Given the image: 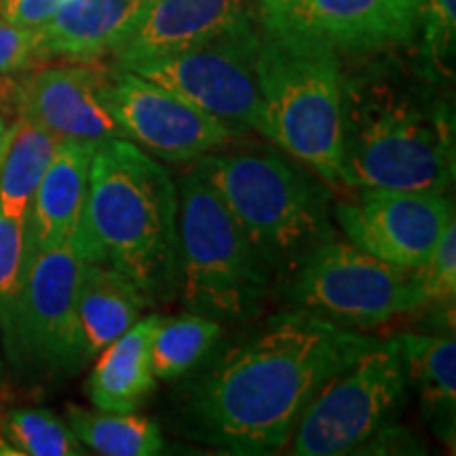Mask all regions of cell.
I'll return each mask as SVG.
<instances>
[{"mask_svg":"<svg viewBox=\"0 0 456 456\" xmlns=\"http://www.w3.org/2000/svg\"><path fill=\"white\" fill-rule=\"evenodd\" d=\"M376 342L296 309L273 315L188 374L178 429L235 454L283 448L319 389Z\"/></svg>","mask_w":456,"mask_h":456,"instance_id":"cell-1","label":"cell"},{"mask_svg":"<svg viewBox=\"0 0 456 456\" xmlns=\"http://www.w3.org/2000/svg\"><path fill=\"white\" fill-rule=\"evenodd\" d=\"M178 191L171 174L125 138L95 146L81 218L70 239L83 262L108 265L151 302L175 298Z\"/></svg>","mask_w":456,"mask_h":456,"instance_id":"cell-2","label":"cell"},{"mask_svg":"<svg viewBox=\"0 0 456 456\" xmlns=\"http://www.w3.org/2000/svg\"><path fill=\"white\" fill-rule=\"evenodd\" d=\"M454 144L452 106L429 87L342 74V186L450 192Z\"/></svg>","mask_w":456,"mask_h":456,"instance_id":"cell-3","label":"cell"},{"mask_svg":"<svg viewBox=\"0 0 456 456\" xmlns=\"http://www.w3.org/2000/svg\"><path fill=\"white\" fill-rule=\"evenodd\" d=\"M192 163L241 226L273 281L288 283L306 256L334 235L328 182L281 148L212 151Z\"/></svg>","mask_w":456,"mask_h":456,"instance_id":"cell-4","label":"cell"},{"mask_svg":"<svg viewBox=\"0 0 456 456\" xmlns=\"http://www.w3.org/2000/svg\"><path fill=\"white\" fill-rule=\"evenodd\" d=\"M266 140L328 184H340L342 68L338 51L260 21Z\"/></svg>","mask_w":456,"mask_h":456,"instance_id":"cell-5","label":"cell"},{"mask_svg":"<svg viewBox=\"0 0 456 456\" xmlns=\"http://www.w3.org/2000/svg\"><path fill=\"white\" fill-rule=\"evenodd\" d=\"M175 191V296L188 313L220 323L256 317L273 279L241 226L195 167Z\"/></svg>","mask_w":456,"mask_h":456,"instance_id":"cell-6","label":"cell"},{"mask_svg":"<svg viewBox=\"0 0 456 456\" xmlns=\"http://www.w3.org/2000/svg\"><path fill=\"white\" fill-rule=\"evenodd\" d=\"M406 391L395 338L379 340L311 399L289 440L292 454H380L387 448H410L412 442H403L406 429L397 427Z\"/></svg>","mask_w":456,"mask_h":456,"instance_id":"cell-7","label":"cell"},{"mask_svg":"<svg viewBox=\"0 0 456 456\" xmlns=\"http://www.w3.org/2000/svg\"><path fill=\"white\" fill-rule=\"evenodd\" d=\"M283 289L296 311L346 330L383 326L425 305L416 269L379 260L336 232L306 256Z\"/></svg>","mask_w":456,"mask_h":456,"instance_id":"cell-8","label":"cell"},{"mask_svg":"<svg viewBox=\"0 0 456 456\" xmlns=\"http://www.w3.org/2000/svg\"><path fill=\"white\" fill-rule=\"evenodd\" d=\"M258 55L260 24L252 15L208 41L127 70L182 95L232 138H266Z\"/></svg>","mask_w":456,"mask_h":456,"instance_id":"cell-9","label":"cell"},{"mask_svg":"<svg viewBox=\"0 0 456 456\" xmlns=\"http://www.w3.org/2000/svg\"><path fill=\"white\" fill-rule=\"evenodd\" d=\"M81 258L72 245L47 249L32 260L17 306L15 328L4 345L17 370L38 379H66L89 362L77 315Z\"/></svg>","mask_w":456,"mask_h":456,"instance_id":"cell-10","label":"cell"},{"mask_svg":"<svg viewBox=\"0 0 456 456\" xmlns=\"http://www.w3.org/2000/svg\"><path fill=\"white\" fill-rule=\"evenodd\" d=\"M102 102L125 140L163 161L192 163L232 140L195 104L127 68L106 66Z\"/></svg>","mask_w":456,"mask_h":456,"instance_id":"cell-11","label":"cell"},{"mask_svg":"<svg viewBox=\"0 0 456 456\" xmlns=\"http://www.w3.org/2000/svg\"><path fill=\"white\" fill-rule=\"evenodd\" d=\"M332 214L346 239L363 252L402 269H420L454 220L448 192L353 188Z\"/></svg>","mask_w":456,"mask_h":456,"instance_id":"cell-12","label":"cell"},{"mask_svg":"<svg viewBox=\"0 0 456 456\" xmlns=\"http://www.w3.org/2000/svg\"><path fill=\"white\" fill-rule=\"evenodd\" d=\"M425 0H256L265 26L305 34L346 53L406 45Z\"/></svg>","mask_w":456,"mask_h":456,"instance_id":"cell-13","label":"cell"},{"mask_svg":"<svg viewBox=\"0 0 456 456\" xmlns=\"http://www.w3.org/2000/svg\"><path fill=\"white\" fill-rule=\"evenodd\" d=\"M106 66H51L21 81V114L60 140L102 144L123 138L112 114L102 102Z\"/></svg>","mask_w":456,"mask_h":456,"instance_id":"cell-14","label":"cell"},{"mask_svg":"<svg viewBox=\"0 0 456 456\" xmlns=\"http://www.w3.org/2000/svg\"><path fill=\"white\" fill-rule=\"evenodd\" d=\"M252 15V0H140L108 57L121 68L144 64L208 41Z\"/></svg>","mask_w":456,"mask_h":456,"instance_id":"cell-15","label":"cell"},{"mask_svg":"<svg viewBox=\"0 0 456 456\" xmlns=\"http://www.w3.org/2000/svg\"><path fill=\"white\" fill-rule=\"evenodd\" d=\"M98 144L61 140L24 218L26 265L47 249L70 243L81 218L91 157Z\"/></svg>","mask_w":456,"mask_h":456,"instance_id":"cell-16","label":"cell"},{"mask_svg":"<svg viewBox=\"0 0 456 456\" xmlns=\"http://www.w3.org/2000/svg\"><path fill=\"white\" fill-rule=\"evenodd\" d=\"M138 7L140 0H64L38 28L37 61H100L121 41Z\"/></svg>","mask_w":456,"mask_h":456,"instance_id":"cell-17","label":"cell"},{"mask_svg":"<svg viewBox=\"0 0 456 456\" xmlns=\"http://www.w3.org/2000/svg\"><path fill=\"white\" fill-rule=\"evenodd\" d=\"M161 315H148L110 342L87 379V397L108 412H135L155 391L152 336Z\"/></svg>","mask_w":456,"mask_h":456,"instance_id":"cell-18","label":"cell"},{"mask_svg":"<svg viewBox=\"0 0 456 456\" xmlns=\"http://www.w3.org/2000/svg\"><path fill=\"white\" fill-rule=\"evenodd\" d=\"M408 385L419 393L420 412L442 444L456 436V342L446 334H397Z\"/></svg>","mask_w":456,"mask_h":456,"instance_id":"cell-19","label":"cell"},{"mask_svg":"<svg viewBox=\"0 0 456 456\" xmlns=\"http://www.w3.org/2000/svg\"><path fill=\"white\" fill-rule=\"evenodd\" d=\"M151 300L123 273L100 262H83L77 288V315L89 359L142 319Z\"/></svg>","mask_w":456,"mask_h":456,"instance_id":"cell-20","label":"cell"},{"mask_svg":"<svg viewBox=\"0 0 456 456\" xmlns=\"http://www.w3.org/2000/svg\"><path fill=\"white\" fill-rule=\"evenodd\" d=\"M60 142L57 135L26 117L11 123V138L0 161V212L20 220L26 218Z\"/></svg>","mask_w":456,"mask_h":456,"instance_id":"cell-21","label":"cell"},{"mask_svg":"<svg viewBox=\"0 0 456 456\" xmlns=\"http://www.w3.org/2000/svg\"><path fill=\"white\" fill-rule=\"evenodd\" d=\"M66 423L77 440L106 456H155L165 450L157 423L134 412L66 406Z\"/></svg>","mask_w":456,"mask_h":456,"instance_id":"cell-22","label":"cell"},{"mask_svg":"<svg viewBox=\"0 0 456 456\" xmlns=\"http://www.w3.org/2000/svg\"><path fill=\"white\" fill-rule=\"evenodd\" d=\"M222 336L216 319L188 313L161 317L152 336V370L161 380H180L192 374L214 353Z\"/></svg>","mask_w":456,"mask_h":456,"instance_id":"cell-23","label":"cell"},{"mask_svg":"<svg viewBox=\"0 0 456 456\" xmlns=\"http://www.w3.org/2000/svg\"><path fill=\"white\" fill-rule=\"evenodd\" d=\"M0 433L17 452L30 456L85 454L70 427L45 408H11L0 414Z\"/></svg>","mask_w":456,"mask_h":456,"instance_id":"cell-24","label":"cell"},{"mask_svg":"<svg viewBox=\"0 0 456 456\" xmlns=\"http://www.w3.org/2000/svg\"><path fill=\"white\" fill-rule=\"evenodd\" d=\"M26 275L24 220L0 212V334H3V345H7L13 336Z\"/></svg>","mask_w":456,"mask_h":456,"instance_id":"cell-25","label":"cell"},{"mask_svg":"<svg viewBox=\"0 0 456 456\" xmlns=\"http://www.w3.org/2000/svg\"><path fill=\"white\" fill-rule=\"evenodd\" d=\"M420 72L437 83L452 77L456 43V0H425L420 13Z\"/></svg>","mask_w":456,"mask_h":456,"instance_id":"cell-26","label":"cell"},{"mask_svg":"<svg viewBox=\"0 0 456 456\" xmlns=\"http://www.w3.org/2000/svg\"><path fill=\"white\" fill-rule=\"evenodd\" d=\"M419 275L420 292L425 305L429 302L454 300L456 296V224L454 220L444 228L436 248L420 269Z\"/></svg>","mask_w":456,"mask_h":456,"instance_id":"cell-27","label":"cell"},{"mask_svg":"<svg viewBox=\"0 0 456 456\" xmlns=\"http://www.w3.org/2000/svg\"><path fill=\"white\" fill-rule=\"evenodd\" d=\"M37 32L0 20V74H15L37 61Z\"/></svg>","mask_w":456,"mask_h":456,"instance_id":"cell-28","label":"cell"},{"mask_svg":"<svg viewBox=\"0 0 456 456\" xmlns=\"http://www.w3.org/2000/svg\"><path fill=\"white\" fill-rule=\"evenodd\" d=\"M64 0H0V20L38 30L53 17Z\"/></svg>","mask_w":456,"mask_h":456,"instance_id":"cell-29","label":"cell"},{"mask_svg":"<svg viewBox=\"0 0 456 456\" xmlns=\"http://www.w3.org/2000/svg\"><path fill=\"white\" fill-rule=\"evenodd\" d=\"M0 114L11 118V123L21 114V81L9 74H0Z\"/></svg>","mask_w":456,"mask_h":456,"instance_id":"cell-30","label":"cell"},{"mask_svg":"<svg viewBox=\"0 0 456 456\" xmlns=\"http://www.w3.org/2000/svg\"><path fill=\"white\" fill-rule=\"evenodd\" d=\"M0 456H20V452H17V450L11 446V444L7 442V437H4L3 433H0Z\"/></svg>","mask_w":456,"mask_h":456,"instance_id":"cell-31","label":"cell"},{"mask_svg":"<svg viewBox=\"0 0 456 456\" xmlns=\"http://www.w3.org/2000/svg\"><path fill=\"white\" fill-rule=\"evenodd\" d=\"M9 138H11V123H9V127H7V131H4V134H3V135H0V161H3V155H4V151H7Z\"/></svg>","mask_w":456,"mask_h":456,"instance_id":"cell-32","label":"cell"},{"mask_svg":"<svg viewBox=\"0 0 456 456\" xmlns=\"http://www.w3.org/2000/svg\"><path fill=\"white\" fill-rule=\"evenodd\" d=\"M7 127H9L7 121H4V118H3V114H0V135H3L4 131H7Z\"/></svg>","mask_w":456,"mask_h":456,"instance_id":"cell-33","label":"cell"},{"mask_svg":"<svg viewBox=\"0 0 456 456\" xmlns=\"http://www.w3.org/2000/svg\"><path fill=\"white\" fill-rule=\"evenodd\" d=\"M0 372H3V362H0Z\"/></svg>","mask_w":456,"mask_h":456,"instance_id":"cell-34","label":"cell"}]
</instances>
